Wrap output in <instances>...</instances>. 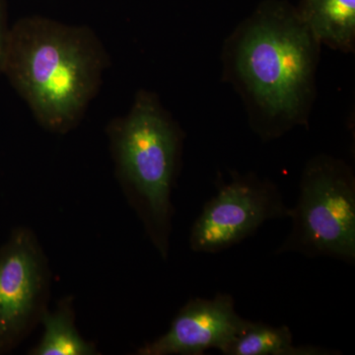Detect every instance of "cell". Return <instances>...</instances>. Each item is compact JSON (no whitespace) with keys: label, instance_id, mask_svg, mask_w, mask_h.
<instances>
[{"label":"cell","instance_id":"1","mask_svg":"<svg viewBox=\"0 0 355 355\" xmlns=\"http://www.w3.org/2000/svg\"><path fill=\"white\" fill-rule=\"evenodd\" d=\"M321 48L287 0H263L224 41L222 76L263 142L308 127Z\"/></svg>","mask_w":355,"mask_h":355},{"label":"cell","instance_id":"4","mask_svg":"<svg viewBox=\"0 0 355 355\" xmlns=\"http://www.w3.org/2000/svg\"><path fill=\"white\" fill-rule=\"evenodd\" d=\"M291 229L275 254L297 253L355 263V174L343 159L317 154L306 162Z\"/></svg>","mask_w":355,"mask_h":355},{"label":"cell","instance_id":"3","mask_svg":"<svg viewBox=\"0 0 355 355\" xmlns=\"http://www.w3.org/2000/svg\"><path fill=\"white\" fill-rule=\"evenodd\" d=\"M114 174L149 241L163 260L169 258L173 191L181 171L184 133L160 98L139 90L130 111L106 130Z\"/></svg>","mask_w":355,"mask_h":355},{"label":"cell","instance_id":"2","mask_svg":"<svg viewBox=\"0 0 355 355\" xmlns=\"http://www.w3.org/2000/svg\"><path fill=\"white\" fill-rule=\"evenodd\" d=\"M109 65L88 26L33 15L11 26L2 74L44 130L65 135L83 120Z\"/></svg>","mask_w":355,"mask_h":355},{"label":"cell","instance_id":"10","mask_svg":"<svg viewBox=\"0 0 355 355\" xmlns=\"http://www.w3.org/2000/svg\"><path fill=\"white\" fill-rule=\"evenodd\" d=\"M340 352L315 345H295L291 329L251 322L224 355H336Z\"/></svg>","mask_w":355,"mask_h":355},{"label":"cell","instance_id":"8","mask_svg":"<svg viewBox=\"0 0 355 355\" xmlns=\"http://www.w3.org/2000/svg\"><path fill=\"white\" fill-rule=\"evenodd\" d=\"M300 19L322 46L343 53L355 51V0H300Z\"/></svg>","mask_w":355,"mask_h":355},{"label":"cell","instance_id":"7","mask_svg":"<svg viewBox=\"0 0 355 355\" xmlns=\"http://www.w3.org/2000/svg\"><path fill=\"white\" fill-rule=\"evenodd\" d=\"M251 322L238 314L230 294L191 298L178 311L169 330L144 343L135 354L202 355L209 349L224 354Z\"/></svg>","mask_w":355,"mask_h":355},{"label":"cell","instance_id":"6","mask_svg":"<svg viewBox=\"0 0 355 355\" xmlns=\"http://www.w3.org/2000/svg\"><path fill=\"white\" fill-rule=\"evenodd\" d=\"M279 187L254 173H231L216 184V193L203 205L190 231L196 253L216 254L239 244L266 221L288 218Z\"/></svg>","mask_w":355,"mask_h":355},{"label":"cell","instance_id":"9","mask_svg":"<svg viewBox=\"0 0 355 355\" xmlns=\"http://www.w3.org/2000/svg\"><path fill=\"white\" fill-rule=\"evenodd\" d=\"M44 331L38 345L29 349L30 355H97L94 343L85 340L76 324L74 297L60 299L53 310H46L41 320Z\"/></svg>","mask_w":355,"mask_h":355},{"label":"cell","instance_id":"5","mask_svg":"<svg viewBox=\"0 0 355 355\" xmlns=\"http://www.w3.org/2000/svg\"><path fill=\"white\" fill-rule=\"evenodd\" d=\"M51 289L50 263L36 233L13 228L0 246V355L11 354L41 324Z\"/></svg>","mask_w":355,"mask_h":355},{"label":"cell","instance_id":"11","mask_svg":"<svg viewBox=\"0 0 355 355\" xmlns=\"http://www.w3.org/2000/svg\"><path fill=\"white\" fill-rule=\"evenodd\" d=\"M10 27L11 26L8 24L6 0H0V74H2V69H3Z\"/></svg>","mask_w":355,"mask_h":355}]
</instances>
